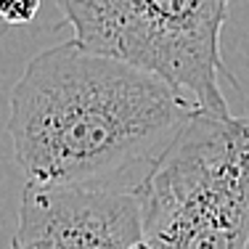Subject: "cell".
<instances>
[{
    "mask_svg": "<svg viewBox=\"0 0 249 249\" xmlns=\"http://www.w3.org/2000/svg\"><path fill=\"white\" fill-rule=\"evenodd\" d=\"M8 109L14 157L40 186H93L154 162L201 111L162 74L80 40L29 58Z\"/></svg>",
    "mask_w": 249,
    "mask_h": 249,
    "instance_id": "6da1fadb",
    "label": "cell"
},
{
    "mask_svg": "<svg viewBox=\"0 0 249 249\" xmlns=\"http://www.w3.org/2000/svg\"><path fill=\"white\" fill-rule=\"evenodd\" d=\"M135 194L151 249H249V117L191 114Z\"/></svg>",
    "mask_w": 249,
    "mask_h": 249,
    "instance_id": "7a4b0ae2",
    "label": "cell"
},
{
    "mask_svg": "<svg viewBox=\"0 0 249 249\" xmlns=\"http://www.w3.org/2000/svg\"><path fill=\"white\" fill-rule=\"evenodd\" d=\"M40 11V0H0V21L11 27L29 24Z\"/></svg>",
    "mask_w": 249,
    "mask_h": 249,
    "instance_id": "5b68a950",
    "label": "cell"
},
{
    "mask_svg": "<svg viewBox=\"0 0 249 249\" xmlns=\"http://www.w3.org/2000/svg\"><path fill=\"white\" fill-rule=\"evenodd\" d=\"M11 249H151L135 191L24 183Z\"/></svg>",
    "mask_w": 249,
    "mask_h": 249,
    "instance_id": "3957f363",
    "label": "cell"
},
{
    "mask_svg": "<svg viewBox=\"0 0 249 249\" xmlns=\"http://www.w3.org/2000/svg\"><path fill=\"white\" fill-rule=\"evenodd\" d=\"M58 5L72 21L74 40L93 51H104L117 0H58Z\"/></svg>",
    "mask_w": 249,
    "mask_h": 249,
    "instance_id": "277c9868",
    "label": "cell"
}]
</instances>
